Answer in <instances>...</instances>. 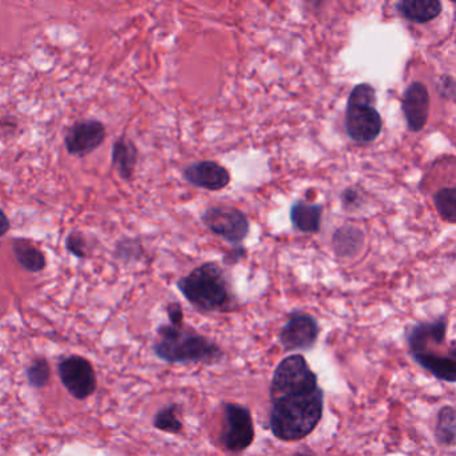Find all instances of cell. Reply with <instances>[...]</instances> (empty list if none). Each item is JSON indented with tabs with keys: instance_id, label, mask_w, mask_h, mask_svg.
<instances>
[{
	"instance_id": "6da1fadb",
	"label": "cell",
	"mask_w": 456,
	"mask_h": 456,
	"mask_svg": "<svg viewBox=\"0 0 456 456\" xmlns=\"http://www.w3.org/2000/svg\"><path fill=\"white\" fill-rule=\"evenodd\" d=\"M325 394L322 387L271 397L269 429L276 439L292 443L305 439L322 421Z\"/></svg>"
},
{
	"instance_id": "7a4b0ae2",
	"label": "cell",
	"mask_w": 456,
	"mask_h": 456,
	"mask_svg": "<svg viewBox=\"0 0 456 456\" xmlns=\"http://www.w3.org/2000/svg\"><path fill=\"white\" fill-rule=\"evenodd\" d=\"M448 317L423 320L405 330V343L413 362L429 375L445 383L456 380V348L440 352L447 344Z\"/></svg>"
},
{
	"instance_id": "3957f363",
	"label": "cell",
	"mask_w": 456,
	"mask_h": 456,
	"mask_svg": "<svg viewBox=\"0 0 456 456\" xmlns=\"http://www.w3.org/2000/svg\"><path fill=\"white\" fill-rule=\"evenodd\" d=\"M153 354L167 364H205L220 362L225 354L216 341L197 332L191 325L162 324L157 328Z\"/></svg>"
},
{
	"instance_id": "277c9868",
	"label": "cell",
	"mask_w": 456,
	"mask_h": 456,
	"mask_svg": "<svg viewBox=\"0 0 456 456\" xmlns=\"http://www.w3.org/2000/svg\"><path fill=\"white\" fill-rule=\"evenodd\" d=\"M177 288L189 304L202 314L231 312L234 297L220 265L205 263L181 277Z\"/></svg>"
},
{
	"instance_id": "5b68a950",
	"label": "cell",
	"mask_w": 456,
	"mask_h": 456,
	"mask_svg": "<svg viewBox=\"0 0 456 456\" xmlns=\"http://www.w3.org/2000/svg\"><path fill=\"white\" fill-rule=\"evenodd\" d=\"M376 90L372 85L359 84L346 101V132L357 143H370L383 129L380 113L375 108Z\"/></svg>"
},
{
	"instance_id": "8992f818",
	"label": "cell",
	"mask_w": 456,
	"mask_h": 456,
	"mask_svg": "<svg viewBox=\"0 0 456 456\" xmlns=\"http://www.w3.org/2000/svg\"><path fill=\"white\" fill-rule=\"evenodd\" d=\"M319 376L301 354H290L277 364L269 396L276 397L319 388Z\"/></svg>"
},
{
	"instance_id": "52a82bcc",
	"label": "cell",
	"mask_w": 456,
	"mask_h": 456,
	"mask_svg": "<svg viewBox=\"0 0 456 456\" xmlns=\"http://www.w3.org/2000/svg\"><path fill=\"white\" fill-rule=\"evenodd\" d=\"M224 424L220 442L232 453L244 452L255 442V421L249 408L239 403H223Z\"/></svg>"
},
{
	"instance_id": "ba28073f",
	"label": "cell",
	"mask_w": 456,
	"mask_h": 456,
	"mask_svg": "<svg viewBox=\"0 0 456 456\" xmlns=\"http://www.w3.org/2000/svg\"><path fill=\"white\" fill-rule=\"evenodd\" d=\"M58 376L66 391L77 400H86L97 391L98 380L94 367L86 357L70 354L58 362Z\"/></svg>"
},
{
	"instance_id": "9c48e42d",
	"label": "cell",
	"mask_w": 456,
	"mask_h": 456,
	"mask_svg": "<svg viewBox=\"0 0 456 456\" xmlns=\"http://www.w3.org/2000/svg\"><path fill=\"white\" fill-rule=\"evenodd\" d=\"M201 221L213 234L239 247L250 231L249 220L241 210L232 207H210L201 215Z\"/></svg>"
},
{
	"instance_id": "30bf717a",
	"label": "cell",
	"mask_w": 456,
	"mask_h": 456,
	"mask_svg": "<svg viewBox=\"0 0 456 456\" xmlns=\"http://www.w3.org/2000/svg\"><path fill=\"white\" fill-rule=\"evenodd\" d=\"M320 336V325L308 312L293 311L279 333V341L287 354L311 351Z\"/></svg>"
},
{
	"instance_id": "8fae6325",
	"label": "cell",
	"mask_w": 456,
	"mask_h": 456,
	"mask_svg": "<svg viewBox=\"0 0 456 456\" xmlns=\"http://www.w3.org/2000/svg\"><path fill=\"white\" fill-rule=\"evenodd\" d=\"M108 130L97 119H81L68 127L65 134V148L70 156L84 159L90 156L105 143Z\"/></svg>"
},
{
	"instance_id": "7c38bea8",
	"label": "cell",
	"mask_w": 456,
	"mask_h": 456,
	"mask_svg": "<svg viewBox=\"0 0 456 456\" xmlns=\"http://www.w3.org/2000/svg\"><path fill=\"white\" fill-rule=\"evenodd\" d=\"M402 110L410 132L419 133L426 127L429 117V93L423 82H412L405 89Z\"/></svg>"
},
{
	"instance_id": "4fadbf2b",
	"label": "cell",
	"mask_w": 456,
	"mask_h": 456,
	"mask_svg": "<svg viewBox=\"0 0 456 456\" xmlns=\"http://www.w3.org/2000/svg\"><path fill=\"white\" fill-rule=\"evenodd\" d=\"M186 183L205 191H218L231 183V173L215 161H199L183 169Z\"/></svg>"
},
{
	"instance_id": "5bb4252c",
	"label": "cell",
	"mask_w": 456,
	"mask_h": 456,
	"mask_svg": "<svg viewBox=\"0 0 456 456\" xmlns=\"http://www.w3.org/2000/svg\"><path fill=\"white\" fill-rule=\"evenodd\" d=\"M138 157H140V151H138L137 146L126 135H121L114 141L111 162L122 180H133L138 164Z\"/></svg>"
},
{
	"instance_id": "9a60e30c",
	"label": "cell",
	"mask_w": 456,
	"mask_h": 456,
	"mask_svg": "<svg viewBox=\"0 0 456 456\" xmlns=\"http://www.w3.org/2000/svg\"><path fill=\"white\" fill-rule=\"evenodd\" d=\"M396 12L408 22L424 25L442 14L443 4L439 0H402L396 4Z\"/></svg>"
},
{
	"instance_id": "2e32d148",
	"label": "cell",
	"mask_w": 456,
	"mask_h": 456,
	"mask_svg": "<svg viewBox=\"0 0 456 456\" xmlns=\"http://www.w3.org/2000/svg\"><path fill=\"white\" fill-rule=\"evenodd\" d=\"M324 207L311 202L296 201L290 208V223L301 233H317L322 226Z\"/></svg>"
},
{
	"instance_id": "e0dca14e",
	"label": "cell",
	"mask_w": 456,
	"mask_h": 456,
	"mask_svg": "<svg viewBox=\"0 0 456 456\" xmlns=\"http://www.w3.org/2000/svg\"><path fill=\"white\" fill-rule=\"evenodd\" d=\"M12 252L20 268L28 273H41L46 269V256L28 240L15 239L12 241Z\"/></svg>"
},
{
	"instance_id": "ac0fdd59",
	"label": "cell",
	"mask_w": 456,
	"mask_h": 456,
	"mask_svg": "<svg viewBox=\"0 0 456 456\" xmlns=\"http://www.w3.org/2000/svg\"><path fill=\"white\" fill-rule=\"evenodd\" d=\"M364 233L362 229L354 225L338 228L332 237L333 250L340 258L354 257L359 255L364 245Z\"/></svg>"
},
{
	"instance_id": "d6986e66",
	"label": "cell",
	"mask_w": 456,
	"mask_h": 456,
	"mask_svg": "<svg viewBox=\"0 0 456 456\" xmlns=\"http://www.w3.org/2000/svg\"><path fill=\"white\" fill-rule=\"evenodd\" d=\"M153 427L167 434L180 435L183 431V407L170 403L159 408L153 418Z\"/></svg>"
},
{
	"instance_id": "ffe728a7",
	"label": "cell",
	"mask_w": 456,
	"mask_h": 456,
	"mask_svg": "<svg viewBox=\"0 0 456 456\" xmlns=\"http://www.w3.org/2000/svg\"><path fill=\"white\" fill-rule=\"evenodd\" d=\"M456 412L452 405H444L437 411L435 437L440 445L452 447L456 437Z\"/></svg>"
},
{
	"instance_id": "44dd1931",
	"label": "cell",
	"mask_w": 456,
	"mask_h": 456,
	"mask_svg": "<svg viewBox=\"0 0 456 456\" xmlns=\"http://www.w3.org/2000/svg\"><path fill=\"white\" fill-rule=\"evenodd\" d=\"M26 378L28 386L34 389H42L50 383L52 379V367L46 357H37L26 368Z\"/></svg>"
},
{
	"instance_id": "7402d4cb",
	"label": "cell",
	"mask_w": 456,
	"mask_h": 456,
	"mask_svg": "<svg viewBox=\"0 0 456 456\" xmlns=\"http://www.w3.org/2000/svg\"><path fill=\"white\" fill-rule=\"evenodd\" d=\"M435 208L443 220L448 224L456 221V191L455 188H443L434 196Z\"/></svg>"
},
{
	"instance_id": "603a6c76",
	"label": "cell",
	"mask_w": 456,
	"mask_h": 456,
	"mask_svg": "<svg viewBox=\"0 0 456 456\" xmlns=\"http://www.w3.org/2000/svg\"><path fill=\"white\" fill-rule=\"evenodd\" d=\"M65 248L71 256L79 260H86L89 256V242L81 232L74 231L69 233L65 240Z\"/></svg>"
},
{
	"instance_id": "cb8c5ba5",
	"label": "cell",
	"mask_w": 456,
	"mask_h": 456,
	"mask_svg": "<svg viewBox=\"0 0 456 456\" xmlns=\"http://www.w3.org/2000/svg\"><path fill=\"white\" fill-rule=\"evenodd\" d=\"M134 244V240H124V241L118 242L116 248V256L119 260L126 261L130 263L132 260H138L141 256V252H134V250H142L141 245Z\"/></svg>"
},
{
	"instance_id": "d4e9b609",
	"label": "cell",
	"mask_w": 456,
	"mask_h": 456,
	"mask_svg": "<svg viewBox=\"0 0 456 456\" xmlns=\"http://www.w3.org/2000/svg\"><path fill=\"white\" fill-rule=\"evenodd\" d=\"M343 207L348 210H354L362 205V194L356 189L348 188L341 194Z\"/></svg>"
},
{
	"instance_id": "484cf974",
	"label": "cell",
	"mask_w": 456,
	"mask_h": 456,
	"mask_svg": "<svg viewBox=\"0 0 456 456\" xmlns=\"http://www.w3.org/2000/svg\"><path fill=\"white\" fill-rule=\"evenodd\" d=\"M167 319H169V324L181 325L185 322V320H183V305L177 303V301L167 304Z\"/></svg>"
},
{
	"instance_id": "4316f807",
	"label": "cell",
	"mask_w": 456,
	"mask_h": 456,
	"mask_svg": "<svg viewBox=\"0 0 456 456\" xmlns=\"http://www.w3.org/2000/svg\"><path fill=\"white\" fill-rule=\"evenodd\" d=\"M439 86L442 97L448 98V100H453V95H455V81H453L452 77H442Z\"/></svg>"
},
{
	"instance_id": "83f0119b",
	"label": "cell",
	"mask_w": 456,
	"mask_h": 456,
	"mask_svg": "<svg viewBox=\"0 0 456 456\" xmlns=\"http://www.w3.org/2000/svg\"><path fill=\"white\" fill-rule=\"evenodd\" d=\"M12 229V221L2 208H0V239L6 236Z\"/></svg>"
},
{
	"instance_id": "f1b7e54d",
	"label": "cell",
	"mask_w": 456,
	"mask_h": 456,
	"mask_svg": "<svg viewBox=\"0 0 456 456\" xmlns=\"http://www.w3.org/2000/svg\"><path fill=\"white\" fill-rule=\"evenodd\" d=\"M292 456H314L308 452H295Z\"/></svg>"
}]
</instances>
